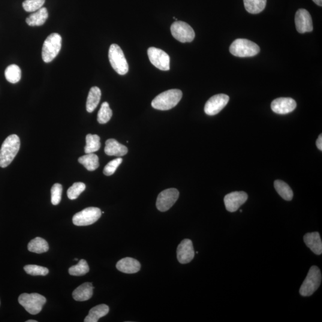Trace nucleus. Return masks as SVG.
<instances>
[{
	"label": "nucleus",
	"mask_w": 322,
	"mask_h": 322,
	"mask_svg": "<svg viewBox=\"0 0 322 322\" xmlns=\"http://www.w3.org/2000/svg\"><path fill=\"white\" fill-rule=\"evenodd\" d=\"M20 146V138L17 135L12 134L5 138L0 149V167H7L11 163L19 152Z\"/></svg>",
	"instance_id": "nucleus-1"
},
{
	"label": "nucleus",
	"mask_w": 322,
	"mask_h": 322,
	"mask_svg": "<svg viewBox=\"0 0 322 322\" xmlns=\"http://www.w3.org/2000/svg\"><path fill=\"white\" fill-rule=\"evenodd\" d=\"M183 93L181 90L171 89L161 93L153 99L152 107L155 109L168 110L175 107L181 101Z\"/></svg>",
	"instance_id": "nucleus-2"
},
{
	"label": "nucleus",
	"mask_w": 322,
	"mask_h": 322,
	"mask_svg": "<svg viewBox=\"0 0 322 322\" xmlns=\"http://www.w3.org/2000/svg\"><path fill=\"white\" fill-rule=\"evenodd\" d=\"M260 49L257 44L246 39H237L230 47V52L234 56L247 58L258 55Z\"/></svg>",
	"instance_id": "nucleus-3"
},
{
	"label": "nucleus",
	"mask_w": 322,
	"mask_h": 322,
	"mask_svg": "<svg viewBox=\"0 0 322 322\" xmlns=\"http://www.w3.org/2000/svg\"><path fill=\"white\" fill-rule=\"evenodd\" d=\"M18 301L29 314L33 315L40 314L46 303V298L37 293L21 294Z\"/></svg>",
	"instance_id": "nucleus-4"
},
{
	"label": "nucleus",
	"mask_w": 322,
	"mask_h": 322,
	"mask_svg": "<svg viewBox=\"0 0 322 322\" xmlns=\"http://www.w3.org/2000/svg\"><path fill=\"white\" fill-rule=\"evenodd\" d=\"M322 282V274L317 266H312L309 270L305 281L301 286L300 294L303 297H309L317 291Z\"/></svg>",
	"instance_id": "nucleus-5"
},
{
	"label": "nucleus",
	"mask_w": 322,
	"mask_h": 322,
	"mask_svg": "<svg viewBox=\"0 0 322 322\" xmlns=\"http://www.w3.org/2000/svg\"><path fill=\"white\" fill-rule=\"evenodd\" d=\"M62 47L61 36L57 33H53L44 41L42 49V58L44 62L49 63L58 56Z\"/></svg>",
	"instance_id": "nucleus-6"
},
{
	"label": "nucleus",
	"mask_w": 322,
	"mask_h": 322,
	"mask_svg": "<svg viewBox=\"0 0 322 322\" xmlns=\"http://www.w3.org/2000/svg\"><path fill=\"white\" fill-rule=\"evenodd\" d=\"M109 59L111 66L117 73L124 75L128 72V64L124 53L118 45H111L109 50Z\"/></svg>",
	"instance_id": "nucleus-7"
},
{
	"label": "nucleus",
	"mask_w": 322,
	"mask_h": 322,
	"mask_svg": "<svg viewBox=\"0 0 322 322\" xmlns=\"http://www.w3.org/2000/svg\"><path fill=\"white\" fill-rule=\"evenodd\" d=\"M101 210L98 208L89 207L75 214L72 218L73 223L77 226H86L94 224L102 215Z\"/></svg>",
	"instance_id": "nucleus-8"
},
{
	"label": "nucleus",
	"mask_w": 322,
	"mask_h": 322,
	"mask_svg": "<svg viewBox=\"0 0 322 322\" xmlns=\"http://www.w3.org/2000/svg\"><path fill=\"white\" fill-rule=\"evenodd\" d=\"M171 32L174 38L181 43H191L194 40L195 33L187 23L177 20L171 26Z\"/></svg>",
	"instance_id": "nucleus-9"
},
{
	"label": "nucleus",
	"mask_w": 322,
	"mask_h": 322,
	"mask_svg": "<svg viewBox=\"0 0 322 322\" xmlns=\"http://www.w3.org/2000/svg\"><path fill=\"white\" fill-rule=\"evenodd\" d=\"M147 55L152 64L161 71H169L170 58L164 51L156 47H150Z\"/></svg>",
	"instance_id": "nucleus-10"
},
{
	"label": "nucleus",
	"mask_w": 322,
	"mask_h": 322,
	"mask_svg": "<svg viewBox=\"0 0 322 322\" xmlns=\"http://www.w3.org/2000/svg\"><path fill=\"white\" fill-rule=\"evenodd\" d=\"M179 197V192L177 189H166L159 194L156 200V207L161 212H167L176 203Z\"/></svg>",
	"instance_id": "nucleus-11"
},
{
	"label": "nucleus",
	"mask_w": 322,
	"mask_h": 322,
	"mask_svg": "<svg viewBox=\"0 0 322 322\" xmlns=\"http://www.w3.org/2000/svg\"><path fill=\"white\" fill-rule=\"evenodd\" d=\"M228 101L229 97L226 95L219 94L214 96L205 105V112L210 116L216 115L226 106Z\"/></svg>",
	"instance_id": "nucleus-12"
},
{
	"label": "nucleus",
	"mask_w": 322,
	"mask_h": 322,
	"mask_svg": "<svg viewBox=\"0 0 322 322\" xmlns=\"http://www.w3.org/2000/svg\"><path fill=\"white\" fill-rule=\"evenodd\" d=\"M248 195L244 192H233L225 196L224 203L225 209L230 213L238 210L248 200Z\"/></svg>",
	"instance_id": "nucleus-13"
},
{
	"label": "nucleus",
	"mask_w": 322,
	"mask_h": 322,
	"mask_svg": "<svg viewBox=\"0 0 322 322\" xmlns=\"http://www.w3.org/2000/svg\"><path fill=\"white\" fill-rule=\"evenodd\" d=\"M295 23L297 31L301 34L312 32L314 29L311 15L306 9H299L297 11Z\"/></svg>",
	"instance_id": "nucleus-14"
},
{
	"label": "nucleus",
	"mask_w": 322,
	"mask_h": 322,
	"mask_svg": "<svg viewBox=\"0 0 322 322\" xmlns=\"http://www.w3.org/2000/svg\"><path fill=\"white\" fill-rule=\"evenodd\" d=\"M177 256L179 263L187 264L193 260L195 251L192 240L185 239L180 243L177 249Z\"/></svg>",
	"instance_id": "nucleus-15"
},
{
	"label": "nucleus",
	"mask_w": 322,
	"mask_h": 322,
	"mask_svg": "<svg viewBox=\"0 0 322 322\" xmlns=\"http://www.w3.org/2000/svg\"><path fill=\"white\" fill-rule=\"evenodd\" d=\"M297 107L296 102L290 98H280L275 99L271 104L274 112L285 115L293 112Z\"/></svg>",
	"instance_id": "nucleus-16"
},
{
	"label": "nucleus",
	"mask_w": 322,
	"mask_h": 322,
	"mask_svg": "<svg viewBox=\"0 0 322 322\" xmlns=\"http://www.w3.org/2000/svg\"><path fill=\"white\" fill-rule=\"evenodd\" d=\"M116 269L124 273H137L141 269L139 261L134 258L126 257L120 260L116 264Z\"/></svg>",
	"instance_id": "nucleus-17"
},
{
	"label": "nucleus",
	"mask_w": 322,
	"mask_h": 322,
	"mask_svg": "<svg viewBox=\"0 0 322 322\" xmlns=\"http://www.w3.org/2000/svg\"><path fill=\"white\" fill-rule=\"evenodd\" d=\"M105 152L108 156H122L127 154L128 149L115 139L110 138L106 141Z\"/></svg>",
	"instance_id": "nucleus-18"
},
{
	"label": "nucleus",
	"mask_w": 322,
	"mask_h": 322,
	"mask_svg": "<svg viewBox=\"0 0 322 322\" xmlns=\"http://www.w3.org/2000/svg\"><path fill=\"white\" fill-rule=\"evenodd\" d=\"M304 241L315 254H322V242L320 234L317 231L306 234L304 236Z\"/></svg>",
	"instance_id": "nucleus-19"
},
{
	"label": "nucleus",
	"mask_w": 322,
	"mask_h": 322,
	"mask_svg": "<svg viewBox=\"0 0 322 322\" xmlns=\"http://www.w3.org/2000/svg\"><path fill=\"white\" fill-rule=\"evenodd\" d=\"M93 287L92 283L86 282L75 289L72 293V297L77 302H85L91 299L93 294Z\"/></svg>",
	"instance_id": "nucleus-20"
},
{
	"label": "nucleus",
	"mask_w": 322,
	"mask_h": 322,
	"mask_svg": "<svg viewBox=\"0 0 322 322\" xmlns=\"http://www.w3.org/2000/svg\"><path fill=\"white\" fill-rule=\"evenodd\" d=\"M48 16H49V13H48L47 8L42 7L30 15L26 19V22L29 26H41L46 22Z\"/></svg>",
	"instance_id": "nucleus-21"
},
{
	"label": "nucleus",
	"mask_w": 322,
	"mask_h": 322,
	"mask_svg": "<svg viewBox=\"0 0 322 322\" xmlns=\"http://www.w3.org/2000/svg\"><path fill=\"white\" fill-rule=\"evenodd\" d=\"M101 95V90L99 87H93L90 89L86 104L87 112L92 113L96 109L100 102Z\"/></svg>",
	"instance_id": "nucleus-22"
},
{
	"label": "nucleus",
	"mask_w": 322,
	"mask_h": 322,
	"mask_svg": "<svg viewBox=\"0 0 322 322\" xmlns=\"http://www.w3.org/2000/svg\"><path fill=\"white\" fill-rule=\"evenodd\" d=\"M109 312V308L106 305L96 306L89 312V315L85 318V322H98L101 318L105 317Z\"/></svg>",
	"instance_id": "nucleus-23"
},
{
	"label": "nucleus",
	"mask_w": 322,
	"mask_h": 322,
	"mask_svg": "<svg viewBox=\"0 0 322 322\" xmlns=\"http://www.w3.org/2000/svg\"><path fill=\"white\" fill-rule=\"evenodd\" d=\"M28 249L29 251L34 253L42 254L49 251V246L46 240L37 237L29 242Z\"/></svg>",
	"instance_id": "nucleus-24"
},
{
	"label": "nucleus",
	"mask_w": 322,
	"mask_h": 322,
	"mask_svg": "<svg viewBox=\"0 0 322 322\" xmlns=\"http://www.w3.org/2000/svg\"><path fill=\"white\" fill-rule=\"evenodd\" d=\"M78 162L90 171H95L99 167V157L94 153L81 156L78 159Z\"/></svg>",
	"instance_id": "nucleus-25"
},
{
	"label": "nucleus",
	"mask_w": 322,
	"mask_h": 322,
	"mask_svg": "<svg viewBox=\"0 0 322 322\" xmlns=\"http://www.w3.org/2000/svg\"><path fill=\"white\" fill-rule=\"evenodd\" d=\"M276 191L284 200L290 201L293 198V192L287 183L282 180H276L274 183Z\"/></svg>",
	"instance_id": "nucleus-26"
},
{
	"label": "nucleus",
	"mask_w": 322,
	"mask_h": 322,
	"mask_svg": "<svg viewBox=\"0 0 322 322\" xmlns=\"http://www.w3.org/2000/svg\"><path fill=\"white\" fill-rule=\"evenodd\" d=\"M246 11L249 13L258 14L264 10L267 0H243Z\"/></svg>",
	"instance_id": "nucleus-27"
},
{
	"label": "nucleus",
	"mask_w": 322,
	"mask_h": 322,
	"mask_svg": "<svg viewBox=\"0 0 322 322\" xmlns=\"http://www.w3.org/2000/svg\"><path fill=\"white\" fill-rule=\"evenodd\" d=\"M100 140L101 138L97 134H89L87 135L86 146L84 149L86 154L97 152L101 148Z\"/></svg>",
	"instance_id": "nucleus-28"
},
{
	"label": "nucleus",
	"mask_w": 322,
	"mask_h": 322,
	"mask_svg": "<svg viewBox=\"0 0 322 322\" xmlns=\"http://www.w3.org/2000/svg\"><path fill=\"white\" fill-rule=\"evenodd\" d=\"M22 75V72L19 66L16 65H11L6 68L5 77L9 83L15 84L19 82Z\"/></svg>",
	"instance_id": "nucleus-29"
},
{
	"label": "nucleus",
	"mask_w": 322,
	"mask_h": 322,
	"mask_svg": "<svg viewBox=\"0 0 322 322\" xmlns=\"http://www.w3.org/2000/svg\"><path fill=\"white\" fill-rule=\"evenodd\" d=\"M89 270L90 268L87 262L82 259L78 262L77 265L69 268V273L72 276H81L85 275L89 272Z\"/></svg>",
	"instance_id": "nucleus-30"
},
{
	"label": "nucleus",
	"mask_w": 322,
	"mask_h": 322,
	"mask_svg": "<svg viewBox=\"0 0 322 322\" xmlns=\"http://www.w3.org/2000/svg\"><path fill=\"white\" fill-rule=\"evenodd\" d=\"M112 116V110H111L109 104L104 102L102 104L100 110L98 114V121L100 124H106L110 121Z\"/></svg>",
	"instance_id": "nucleus-31"
},
{
	"label": "nucleus",
	"mask_w": 322,
	"mask_h": 322,
	"mask_svg": "<svg viewBox=\"0 0 322 322\" xmlns=\"http://www.w3.org/2000/svg\"><path fill=\"white\" fill-rule=\"evenodd\" d=\"M86 188V185L83 183L77 182L74 183L73 185L71 188H69L68 190V198L71 200H76L79 197L81 194L85 191Z\"/></svg>",
	"instance_id": "nucleus-32"
},
{
	"label": "nucleus",
	"mask_w": 322,
	"mask_h": 322,
	"mask_svg": "<svg viewBox=\"0 0 322 322\" xmlns=\"http://www.w3.org/2000/svg\"><path fill=\"white\" fill-rule=\"evenodd\" d=\"M26 273L32 276H46L49 272L46 267L37 266V265H26L24 267Z\"/></svg>",
	"instance_id": "nucleus-33"
},
{
	"label": "nucleus",
	"mask_w": 322,
	"mask_h": 322,
	"mask_svg": "<svg viewBox=\"0 0 322 322\" xmlns=\"http://www.w3.org/2000/svg\"><path fill=\"white\" fill-rule=\"evenodd\" d=\"M46 0H25L22 4L24 10L27 12H34L43 7Z\"/></svg>",
	"instance_id": "nucleus-34"
},
{
	"label": "nucleus",
	"mask_w": 322,
	"mask_h": 322,
	"mask_svg": "<svg viewBox=\"0 0 322 322\" xmlns=\"http://www.w3.org/2000/svg\"><path fill=\"white\" fill-rule=\"evenodd\" d=\"M122 159L118 158L111 161L104 168V174L105 176H110L115 173L117 168L122 163Z\"/></svg>",
	"instance_id": "nucleus-35"
},
{
	"label": "nucleus",
	"mask_w": 322,
	"mask_h": 322,
	"mask_svg": "<svg viewBox=\"0 0 322 322\" xmlns=\"http://www.w3.org/2000/svg\"><path fill=\"white\" fill-rule=\"evenodd\" d=\"M62 190V186L59 183H56L53 186L52 190H51V194H52L51 200H52L53 206H57L61 203Z\"/></svg>",
	"instance_id": "nucleus-36"
},
{
	"label": "nucleus",
	"mask_w": 322,
	"mask_h": 322,
	"mask_svg": "<svg viewBox=\"0 0 322 322\" xmlns=\"http://www.w3.org/2000/svg\"><path fill=\"white\" fill-rule=\"evenodd\" d=\"M317 145L318 147V149L320 150H322V135L321 134L319 136L318 140L317 141Z\"/></svg>",
	"instance_id": "nucleus-37"
},
{
	"label": "nucleus",
	"mask_w": 322,
	"mask_h": 322,
	"mask_svg": "<svg viewBox=\"0 0 322 322\" xmlns=\"http://www.w3.org/2000/svg\"><path fill=\"white\" fill-rule=\"evenodd\" d=\"M313 1L318 5H322V0H313Z\"/></svg>",
	"instance_id": "nucleus-38"
},
{
	"label": "nucleus",
	"mask_w": 322,
	"mask_h": 322,
	"mask_svg": "<svg viewBox=\"0 0 322 322\" xmlns=\"http://www.w3.org/2000/svg\"><path fill=\"white\" fill-rule=\"evenodd\" d=\"M26 322H37V321L35 320H29L27 321Z\"/></svg>",
	"instance_id": "nucleus-39"
},
{
	"label": "nucleus",
	"mask_w": 322,
	"mask_h": 322,
	"mask_svg": "<svg viewBox=\"0 0 322 322\" xmlns=\"http://www.w3.org/2000/svg\"><path fill=\"white\" fill-rule=\"evenodd\" d=\"M75 261H78V259H77V258H75Z\"/></svg>",
	"instance_id": "nucleus-40"
}]
</instances>
